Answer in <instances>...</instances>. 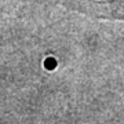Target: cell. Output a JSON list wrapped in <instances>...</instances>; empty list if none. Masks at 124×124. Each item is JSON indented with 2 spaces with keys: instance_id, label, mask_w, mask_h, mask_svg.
<instances>
[{
  "instance_id": "cell-1",
  "label": "cell",
  "mask_w": 124,
  "mask_h": 124,
  "mask_svg": "<svg viewBox=\"0 0 124 124\" xmlns=\"http://www.w3.org/2000/svg\"><path fill=\"white\" fill-rule=\"evenodd\" d=\"M65 4L90 17L124 19V0H65Z\"/></svg>"
}]
</instances>
